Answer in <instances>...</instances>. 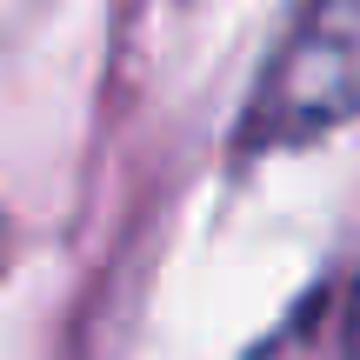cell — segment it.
I'll use <instances>...</instances> for the list:
<instances>
[{
	"label": "cell",
	"mask_w": 360,
	"mask_h": 360,
	"mask_svg": "<svg viewBox=\"0 0 360 360\" xmlns=\"http://www.w3.org/2000/svg\"><path fill=\"white\" fill-rule=\"evenodd\" d=\"M360 120V0H300L247 107L240 147L287 154Z\"/></svg>",
	"instance_id": "6da1fadb"
}]
</instances>
